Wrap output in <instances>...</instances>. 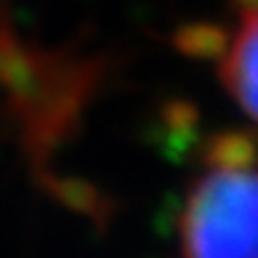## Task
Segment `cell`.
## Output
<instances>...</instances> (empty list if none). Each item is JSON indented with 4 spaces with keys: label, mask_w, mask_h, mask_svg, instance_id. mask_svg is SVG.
Listing matches in <instances>:
<instances>
[{
    "label": "cell",
    "mask_w": 258,
    "mask_h": 258,
    "mask_svg": "<svg viewBox=\"0 0 258 258\" xmlns=\"http://www.w3.org/2000/svg\"><path fill=\"white\" fill-rule=\"evenodd\" d=\"M179 258H258V143L223 132L209 143L179 212Z\"/></svg>",
    "instance_id": "cell-1"
},
{
    "label": "cell",
    "mask_w": 258,
    "mask_h": 258,
    "mask_svg": "<svg viewBox=\"0 0 258 258\" xmlns=\"http://www.w3.org/2000/svg\"><path fill=\"white\" fill-rule=\"evenodd\" d=\"M217 66L233 102L258 124V0L239 11L217 44Z\"/></svg>",
    "instance_id": "cell-2"
}]
</instances>
